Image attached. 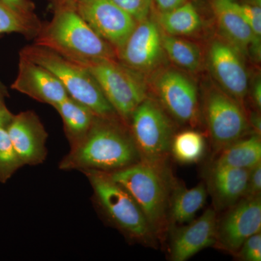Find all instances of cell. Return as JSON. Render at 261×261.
<instances>
[{
    "label": "cell",
    "instance_id": "obj_1",
    "mask_svg": "<svg viewBox=\"0 0 261 261\" xmlns=\"http://www.w3.org/2000/svg\"><path fill=\"white\" fill-rule=\"evenodd\" d=\"M141 160L129 127L120 118L97 116L88 133L62 159L63 171L112 173Z\"/></svg>",
    "mask_w": 261,
    "mask_h": 261
},
{
    "label": "cell",
    "instance_id": "obj_2",
    "mask_svg": "<svg viewBox=\"0 0 261 261\" xmlns=\"http://www.w3.org/2000/svg\"><path fill=\"white\" fill-rule=\"evenodd\" d=\"M36 45L73 62L118 60L117 51L86 23L72 7H58L49 23L42 25Z\"/></svg>",
    "mask_w": 261,
    "mask_h": 261
},
{
    "label": "cell",
    "instance_id": "obj_3",
    "mask_svg": "<svg viewBox=\"0 0 261 261\" xmlns=\"http://www.w3.org/2000/svg\"><path fill=\"white\" fill-rule=\"evenodd\" d=\"M166 166L140 160L108 173L135 199L157 239L163 238L169 228L168 205L173 182Z\"/></svg>",
    "mask_w": 261,
    "mask_h": 261
},
{
    "label": "cell",
    "instance_id": "obj_4",
    "mask_svg": "<svg viewBox=\"0 0 261 261\" xmlns=\"http://www.w3.org/2000/svg\"><path fill=\"white\" fill-rule=\"evenodd\" d=\"M94 192V200L110 222L123 234L141 244L153 245L155 234L135 199L109 173L99 171L83 172Z\"/></svg>",
    "mask_w": 261,
    "mask_h": 261
},
{
    "label": "cell",
    "instance_id": "obj_5",
    "mask_svg": "<svg viewBox=\"0 0 261 261\" xmlns=\"http://www.w3.org/2000/svg\"><path fill=\"white\" fill-rule=\"evenodd\" d=\"M20 55L49 70L63 84L70 97L89 108L96 116L120 118L94 77L84 67L36 44L24 47Z\"/></svg>",
    "mask_w": 261,
    "mask_h": 261
},
{
    "label": "cell",
    "instance_id": "obj_6",
    "mask_svg": "<svg viewBox=\"0 0 261 261\" xmlns=\"http://www.w3.org/2000/svg\"><path fill=\"white\" fill-rule=\"evenodd\" d=\"M74 63L88 70L117 115L128 126L135 110L148 97L145 75L130 69L118 60Z\"/></svg>",
    "mask_w": 261,
    "mask_h": 261
},
{
    "label": "cell",
    "instance_id": "obj_7",
    "mask_svg": "<svg viewBox=\"0 0 261 261\" xmlns=\"http://www.w3.org/2000/svg\"><path fill=\"white\" fill-rule=\"evenodd\" d=\"M128 127L141 160L166 164L175 132L171 117L159 102L146 98L130 117Z\"/></svg>",
    "mask_w": 261,
    "mask_h": 261
},
{
    "label": "cell",
    "instance_id": "obj_8",
    "mask_svg": "<svg viewBox=\"0 0 261 261\" xmlns=\"http://www.w3.org/2000/svg\"><path fill=\"white\" fill-rule=\"evenodd\" d=\"M152 75L151 87L165 111L178 123L195 125L200 115V103L194 80L181 70L163 67Z\"/></svg>",
    "mask_w": 261,
    "mask_h": 261
},
{
    "label": "cell",
    "instance_id": "obj_9",
    "mask_svg": "<svg viewBox=\"0 0 261 261\" xmlns=\"http://www.w3.org/2000/svg\"><path fill=\"white\" fill-rule=\"evenodd\" d=\"M203 113L216 152L249 135L250 126L241 103L221 89L211 88L207 92Z\"/></svg>",
    "mask_w": 261,
    "mask_h": 261
},
{
    "label": "cell",
    "instance_id": "obj_10",
    "mask_svg": "<svg viewBox=\"0 0 261 261\" xmlns=\"http://www.w3.org/2000/svg\"><path fill=\"white\" fill-rule=\"evenodd\" d=\"M118 61L144 75L163 68L166 56L163 50L162 31L155 20L139 22L126 42L117 51Z\"/></svg>",
    "mask_w": 261,
    "mask_h": 261
},
{
    "label": "cell",
    "instance_id": "obj_11",
    "mask_svg": "<svg viewBox=\"0 0 261 261\" xmlns=\"http://www.w3.org/2000/svg\"><path fill=\"white\" fill-rule=\"evenodd\" d=\"M72 8L116 51L137 24L135 18L112 0H78Z\"/></svg>",
    "mask_w": 261,
    "mask_h": 261
},
{
    "label": "cell",
    "instance_id": "obj_12",
    "mask_svg": "<svg viewBox=\"0 0 261 261\" xmlns=\"http://www.w3.org/2000/svg\"><path fill=\"white\" fill-rule=\"evenodd\" d=\"M216 224L215 246L236 255L247 238L261 231V198L243 197Z\"/></svg>",
    "mask_w": 261,
    "mask_h": 261
},
{
    "label": "cell",
    "instance_id": "obj_13",
    "mask_svg": "<svg viewBox=\"0 0 261 261\" xmlns=\"http://www.w3.org/2000/svg\"><path fill=\"white\" fill-rule=\"evenodd\" d=\"M243 55L221 38L215 39L207 49V64L220 88L243 102L249 88V77Z\"/></svg>",
    "mask_w": 261,
    "mask_h": 261
},
{
    "label": "cell",
    "instance_id": "obj_14",
    "mask_svg": "<svg viewBox=\"0 0 261 261\" xmlns=\"http://www.w3.org/2000/svg\"><path fill=\"white\" fill-rule=\"evenodd\" d=\"M6 129L23 166H38L44 163L47 155L48 134L34 111L14 115Z\"/></svg>",
    "mask_w": 261,
    "mask_h": 261
},
{
    "label": "cell",
    "instance_id": "obj_15",
    "mask_svg": "<svg viewBox=\"0 0 261 261\" xmlns=\"http://www.w3.org/2000/svg\"><path fill=\"white\" fill-rule=\"evenodd\" d=\"M12 89L53 108L68 97L63 84L49 70L20 55Z\"/></svg>",
    "mask_w": 261,
    "mask_h": 261
},
{
    "label": "cell",
    "instance_id": "obj_16",
    "mask_svg": "<svg viewBox=\"0 0 261 261\" xmlns=\"http://www.w3.org/2000/svg\"><path fill=\"white\" fill-rule=\"evenodd\" d=\"M216 211L208 208L197 219L173 231L170 244V258L186 261L207 247L216 245Z\"/></svg>",
    "mask_w": 261,
    "mask_h": 261
},
{
    "label": "cell",
    "instance_id": "obj_17",
    "mask_svg": "<svg viewBox=\"0 0 261 261\" xmlns=\"http://www.w3.org/2000/svg\"><path fill=\"white\" fill-rule=\"evenodd\" d=\"M236 0H211V9L221 39L232 45L243 56L249 51L257 60L260 58V46L255 42L251 29L237 7Z\"/></svg>",
    "mask_w": 261,
    "mask_h": 261
},
{
    "label": "cell",
    "instance_id": "obj_18",
    "mask_svg": "<svg viewBox=\"0 0 261 261\" xmlns=\"http://www.w3.org/2000/svg\"><path fill=\"white\" fill-rule=\"evenodd\" d=\"M248 173L249 170L214 163L207 178V190L217 208H228L245 197Z\"/></svg>",
    "mask_w": 261,
    "mask_h": 261
},
{
    "label": "cell",
    "instance_id": "obj_19",
    "mask_svg": "<svg viewBox=\"0 0 261 261\" xmlns=\"http://www.w3.org/2000/svg\"><path fill=\"white\" fill-rule=\"evenodd\" d=\"M168 205V221L171 224L191 222L207 201V189L203 183L191 189L183 185L173 186Z\"/></svg>",
    "mask_w": 261,
    "mask_h": 261
},
{
    "label": "cell",
    "instance_id": "obj_20",
    "mask_svg": "<svg viewBox=\"0 0 261 261\" xmlns=\"http://www.w3.org/2000/svg\"><path fill=\"white\" fill-rule=\"evenodd\" d=\"M54 108L63 120L65 136L72 148L87 135L97 116L89 108L69 96Z\"/></svg>",
    "mask_w": 261,
    "mask_h": 261
},
{
    "label": "cell",
    "instance_id": "obj_21",
    "mask_svg": "<svg viewBox=\"0 0 261 261\" xmlns=\"http://www.w3.org/2000/svg\"><path fill=\"white\" fill-rule=\"evenodd\" d=\"M214 164L250 170L261 163L260 135H247L221 149Z\"/></svg>",
    "mask_w": 261,
    "mask_h": 261
},
{
    "label": "cell",
    "instance_id": "obj_22",
    "mask_svg": "<svg viewBox=\"0 0 261 261\" xmlns=\"http://www.w3.org/2000/svg\"><path fill=\"white\" fill-rule=\"evenodd\" d=\"M156 23L162 32L175 37H189L201 30L202 20L195 5L186 2L176 9L159 13Z\"/></svg>",
    "mask_w": 261,
    "mask_h": 261
},
{
    "label": "cell",
    "instance_id": "obj_23",
    "mask_svg": "<svg viewBox=\"0 0 261 261\" xmlns=\"http://www.w3.org/2000/svg\"><path fill=\"white\" fill-rule=\"evenodd\" d=\"M162 44L166 58L178 68L192 73L200 69L202 55L200 47L195 43L162 32Z\"/></svg>",
    "mask_w": 261,
    "mask_h": 261
},
{
    "label": "cell",
    "instance_id": "obj_24",
    "mask_svg": "<svg viewBox=\"0 0 261 261\" xmlns=\"http://www.w3.org/2000/svg\"><path fill=\"white\" fill-rule=\"evenodd\" d=\"M205 137L196 130H182L173 135L170 154L183 164H192L200 161L205 154Z\"/></svg>",
    "mask_w": 261,
    "mask_h": 261
},
{
    "label": "cell",
    "instance_id": "obj_25",
    "mask_svg": "<svg viewBox=\"0 0 261 261\" xmlns=\"http://www.w3.org/2000/svg\"><path fill=\"white\" fill-rule=\"evenodd\" d=\"M41 27L23 18L0 1V34L18 33L25 37H35Z\"/></svg>",
    "mask_w": 261,
    "mask_h": 261
},
{
    "label": "cell",
    "instance_id": "obj_26",
    "mask_svg": "<svg viewBox=\"0 0 261 261\" xmlns=\"http://www.w3.org/2000/svg\"><path fill=\"white\" fill-rule=\"evenodd\" d=\"M23 166L6 127H0V182L6 183Z\"/></svg>",
    "mask_w": 261,
    "mask_h": 261
},
{
    "label": "cell",
    "instance_id": "obj_27",
    "mask_svg": "<svg viewBox=\"0 0 261 261\" xmlns=\"http://www.w3.org/2000/svg\"><path fill=\"white\" fill-rule=\"evenodd\" d=\"M238 11L251 29L255 42L260 46L261 7L260 0L255 4H240L237 3Z\"/></svg>",
    "mask_w": 261,
    "mask_h": 261
},
{
    "label": "cell",
    "instance_id": "obj_28",
    "mask_svg": "<svg viewBox=\"0 0 261 261\" xmlns=\"http://www.w3.org/2000/svg\"><path fill=\"white\" fill-rule=\"evenodd\" d=\"M137 23L148 18L152 0H112Z\"/></svg>",
    "mask_w": 261,
    "mask_h": 261
},
{
    "label": "cell",
    "instance_id": "obj_29",
    "mask_svg": "<svg viewBox=\"0 0 261 261\" xmlns=\"http://www.w3.org/2000/svg\"><path fill=\"white\" fill-rule=\"evenodd\" d=\"M236 255L243 260L260 261L261 233H255L247 238Z\"/></svg>",
    "mask_w": 261,
    "mask_h": 261
},
{
    "label": "cell",
    "instance_id": "obj_30",
    "mask_svg": "<svg viewBox=\"0 0 261 261\" xmlns=\"http://www.w3.org/2000/svg\"><path fill=\"white\" fill-rule=\"evenodd\" d=\"M15 12L35 25L42 27V24L34 13V6L27 0H0Z\"/></svg>",
    "mask_w": 261,
    "mask_h": 261
},
{
    "label": "cell",
    "instance_id": "obj_31",
    "mask_svg": "<svg viewBox=\"0 0 261 261\" xmlns=\"http://www.w3.org/2000/svg\"><path fill=\"white\" fill-rule=\"evenodd\" d=\"M261 193V163L249 170L246 192L244 197H260Z\"/></svg>",
    "mask_w": 261,
    "mask_h": 261
},
{
    "label": "cell",
    "instance_id": "obj_32",
    "mask_svg": "<svg viewBox=\"0 0 261 261\" xmlns=\"http://www.w3.org/2000/svg\"><path fill=\"white\" fill-rule=\"evenodd\" d=\"M157 7L159 13H165L185 4L187 0H152Z\"/></svg>",
    "mask_w": 261,
    "mask_h": 261
},
{
    "label": "cell",
    "instance_id": "obj_33",
    "mask_svg": "<svg viewBox=\"0 0 261 261\" xmlns=\"http://www.w3.org/2000/svg\"><path fill=\"white\" fill-rule=\"evenodd\" d=\"M13 116L5 104L4 99H0V127L8 126Z\"/></svg>",
    "mask_w": 261,
    "mask_h": 261
},
{
    "label": "cell",
    "instance_id": "obj_34",
    "mask_svg": "<svg viewBox=\"0 0 261 261\" xmlns=\"http://www.w3.org/2000/svg\"><path fill=\"white\" fill-rule=\"evenodd\" d=\"M252 99L255 107L260 110L261 108V82L258 79L255 81L252 86Z\"/></svg>",
    "mask_w": 261,
    "mask_h": 261
},
{
    "label": "cell",
    "instance_id": "obj_35",
    "mask_svg": "<svg viewBox=\"0 0 261 261\" xmlns=\"http://www.w3.org/2000/svg\"><path fill=\"white\" fill-rule=\"evenodd\" d=\"M248 118V123L250 126H252L254 129V133L260 135L261 122L260 117L257 113H252Z\"/></svg>",
    "mask_w": 261,
    "mask_h": 261
},
{
    "label": "cell",
    "instance_id": "obj_36",
    "mask_svg": "<svg viewBox=\"0 0 261 261\" xmlns=\"http://www.w3.org/2000/svg\"><path fill=\"white\" fill-rule=\"evenodd\" d=\"M78 0H55L56 8L58 7H72Z\"/></svg>",
    "mask_w": 261,
    "mask_h": 261
},
{
    "label": "cell",
    "instance_id": "obj_37",
    "mask_svg": "<svg viewBox=\"0 0 261 261\" xmlns=\"http://www.w3.org/2000/svg\"><path fill=\"white\" fill-rule=\"evenodd\" d=\"M8 96V92L5 86L0 82V99H4L5 97Z\"/></svg>",
    "mask_w": 261,
    "mask_h": 261
}]
</instances>
